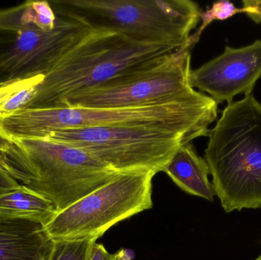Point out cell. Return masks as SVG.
I'll return each mask as SVG.
<instances>
[{
    "mask_svg": "<svg viewBox=\"0 0 261 260\" xmlns=\"http://www.w3.org/2000/svg\"><path fill=\"white\" fill-rule=\"evenodd\" d=\"M218 105L198 92L184 100L149 106L23 108L0 114V141L44 139L61 130L122 125L167 127L196 139L208 136V127L218 116Z\"/></svg>",
    "mask_w": 261,
    "mask_h": 260,
    "instance_id": "obj_1",
    "label": "cell"
},
{
    "mask_svg": "<svg viewBox=\"0 0 261 260\" xmlns=\"http://www.w3.org/2000/svg\"><path fill=\"white\" fill-rule=\"evenodd\" d=\"M208 137L204 159L224 210L261 208V104L254 95L228 103Z\"/></svg>",
    "mask_w": 261,
    "mask_h": 260,
    "instance_id": "obj_2",
    "label": "cell"
},
{
    "mask_svg": "<svg viewBox=\"0 0 261 260\" xmlns=\"http://www.w3.org/2000/svg\"><path fill=\"white\" fill-rule=\"evenodd\" d=\"M180 47L141 42L112 31L92 29L44 76L27 108H59L70 96L154 62Z\"/></svg>",
    "mask_w": 261,
    "mask_h": 260,
    "instance_id": "obj_3",
    "label": "cell"
},
{
    "mask_svg": "<svg viewBox=\"0 0 261 260\" xmlns=\"http://www.w3.org/2000/svg\"><path fill=\"white\" fill-rule=\"evenodd\" d=\"M6 172L57 212L102 187L119 172L71 145L49 139L0 141Z\"/></svg>",
    "mask_w": 261,
    "mask_h": 260,
    "instance_id": "obj_4",
    "label": "cell"
},
{
    "mask_svg": "<svg viewBox=\"0 0 261 260\" xmlns=\"http://www.w3.org/2000/svg\"><path fill=\"white\" fill-rule=\"evenodd\" d=\"M92 29L55 13L47 1L0 9V85L45 76Z\"/></svg>",
    "mask_w": 261,
    "mask_h": 260,
    "instance_id": "obj_5",
    "label": "cell"
},
{
    "mask_svg": "<svg viewBox=\"0 0 261 260\" xmlns=\"http://www.w3.org/2000/svg\"><path fill=\"white\" fill-rule=\"evenodd\" d=\"M55 13L91 29L122 34L141 42L182 47L202 13L191 0H66L49 2Z\"/></svg>",
    "mask_w": 261,
    "mask_h": 260,
    "instance_id": "obj_6",
    "label": "cell"
},
{
    "mask_svg": "<svg viewBox=\"0 0 261 260\" xmlns=\"http://www.w3.org/2000/svg\"><path fill=\"white\" fill-rule=\"evenodd\" d=\"M44 139L88 153L119 174L164 172L175 153L194 138L167 127H90L61 130Z\"/></svg>",
    "mask_w": 261,
    "mask_h": 260,
    "instance_id": "obj_7",
    "label": "cell"
},
{
    "mask_svg": "<svg viewBox=\"0 0 261 260\" xmlns=\"http://www.w3.org/2000/svg\"><path fill=\"white\" fill-rule=\"evenodd\" d=\"M193 47L188 41L161 59L70 96L61 107L132 108L189 99L198 93L190 82Z\"/></svg>",
    "mask_w": 261,
    "mask_h": 260,
    "instance_id": "obj_8",
    "label": "cell"
},
{
    "mask_svg": "<svg viewBox=\"0 0 261 260\" xmlns=\"http://www.w3.org/2000/svg\"><path fill=\"white\" fill-rule=\"evenodd\" d=\"M152 172L119 174L111 181L64 210L44 226L52 241H97L118 223L150 209Z\"/></svg>",
    "mask_w": 261,
    "mask_h": 260,
    "instance_id": "obj_9",
    "label": "cell"
},
{
    "mask_svg": "<svg viewBox=\"0 0 261 260\" xmlns=\"http://www.w3.org/2000/svg\"><path fill=\"white\" fill-rule=\"evenodd\" d=\"M261 79V40L242 47L226 46L223 53L192 70L193 89L207 93L218 104L233 102L238 95L252 94Z\"/></svg>",
    "mask_w": 261,
    "mask_h": 260,
    "instance_id": "obj_10",
    "label": "cell"
},
{
    "mask_svg": "<svg viewBox=\"0 0 261 260\" xmlns=\"http://www.w3.org/2000/svg\"><path fill=\"white\" fill-rule=\"evenodd\" d=\"M52 243L42 224L0 217V260H40Z\"/></svg>",
    "mask_w": 261,
    "mask_h": 260,
    "instance_id": "obj_11",
    "label": "cell"
},
{
    "mask_svg": "<svg viewBox=\"0 0 261 260\" xmlns=\"http://www.w3.org/2000/svg\"><path fill=\"white\" fill-rule=\"evenodd\" d=\"M164 172L187 193L214 201L216 193L208 178L210 168L205 159L198 155L193 143L182 145L175 153Z\"/></svg>",
    "mask_w": 261,
    "mask_h": 260,
    "instance_id": "obj_12",
    "label": "cell"
},
{
    "mask_svg": "<svg viewBox=\"0 0 261 260\" xmlns=\"http://www.w3.org/2000/svg\"><path fill=\"white\" fill-rule=\"evenodd\" d=\"M57 211L50 201L20 185L0 195V217L33 221L45 226Z\"/></svg>",
    "mask_w": 261,
    "mask_h": 260,
    "instance_id": "obj_13",
    "label": "cell"
},
{
    "mask_svg": "<svg viewBox=\"0 0 261 260\" xmlns=\"http://www.w3.org/2000/svg\"><path fill=\"white\" fill-rule=\"evenodd\" d=\"M44 76L14 81L0 85V114L27 108L38 92Z\"/></svg>",
    "mask_w": 261,
    "mask_h": 260,
    "instance_id": "obj_14",
    "label": "cell"
},
{
    "mask_svg": "<svg viewBox=\"0 0 261 260\" xmlns=\"http://www.w3.org/2000/svg\"><path fill=\"white\" fill-rule=\"evenodd\" d=\"M93 240L53 241L48 260H89Z\"/></svg>",
    "mask_w": 261,
    "mask_h": 260,
    "instance_id": "obj_15",
    "label": "cell"
},
{
    "mask_svg": "<svg viewBox=\"0 0 261 260\" xmlns=\"http://www.w3.org/2000/svg\"><path fill=\"white\" fill-rule=\"evenodd\" d=\"M239 13H242V9L236 7L231 2L223 0L213 3L210 9L201 13L200 20H202V24L195 33L190 35L189 41L195 47L199 41L203 31L212 22L214 21H225Z\"/></svg>",
    "mask_w": 261,
    "mask_h": 260,
    "instance_id": "obj_16",
    "label": "cell"
},
{
    "mask_svg": "<svg viewBox=\"0 0 261 260\" xmlns=\"http://www.w3.org/2000/svg\"><path fill=\"white\" fill-rule=\"evenodd\" d=\"M242 10L254 22L261 23V0H243Z\"/></svg>",
    "mask_w": 261,
    "mask_h": 260,
    "instance_id": "obj_17",
    "label": "cell"
},
{
    "mask_svg": "<svg viewBox=\"0 0 261 260\" xmlns=\"http://www.w3.org/2000/svg\"><path fill=\"white\" fill-rule=\"evenodd\" d=\"M20 184L6 171L0 169V195L19 187Z\"/></svg>",
    "mask_w": 261,
    "mask_h": 260,
    "instance_id": "obj_18",
    "label": "cell"
},
{
    "mask_svg": "<svg viewBox=\"0 0 261 260\" xmlns=\"http://www.w3.org/2000/svg\"><path fill=\"white\" fill-rule=\"evenodd\" d=\"M89 260H115V254L109 253L102 244L95 242Z\"/></svg>",
    "mask_w": 261,
    "mask_h": 260,
    "instance_id": "obj_19",
    "label": "cell"
},
{
    "mask_svg": "<svg viewBox=\"0 0 261 260\" xmlns=\"http://www.w3.org/2000/svg\"><path fill=\"white\" fill-rule=\"evenodd\" d=\"M115 260H130V258L127 250H121L115 253Z\"/></svg>",
    "mask_w": 261,
    "mask_h": 260,
    "instance_id": "obj_20",
    "label": "cell"
},
{
    "mask_svg": "<svg viewBox=\"0 0 261 260\" xmlns=\"http://www.w3.org/2000/svg\"><path fill=\"white\" fill-rule=\"evenodd\" d=\"M49 254H50V253H49ZM49 254L47 255V256H43V257L40 260H48Z\"/></svg>",
    "mask_w": 261,
    "mask_h": 260,
    "instance_id": "obj_21",
    "label": "cell"
},
{
    "mask_svg": "<svg viewBox=\"0 0 261 260\" xmlns=\"http://www.w3.org/2000/svg\"><path fill=\"white\" fill-rule=\"evenodd\" d=\"M254 260H261V255H260V256H259V257H258V258H257V259H254Z\"/></svg>",
    "mask_w": 261,
    "mask_h": 260,
    "instance_id": "obj_22",
    "label": "cell"
}]
</instances>
